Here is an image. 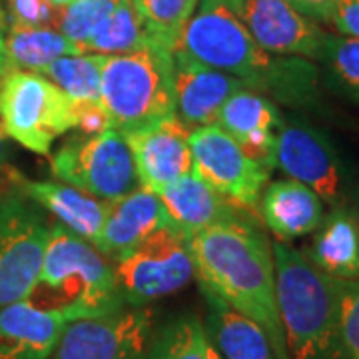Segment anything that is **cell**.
Segmentation results:
<instances>
[{
    "mask_svg": "<svg viewBox=\"0 0 359 359\" xmlns=\"http://www.w3.org/2000/svg\"><path fill=\"white\" fill-rule=\"evenodd\" d=\"M186 240L200 287L256 321L268 335L276 359H290L276 299L271 242L262 230L259 218L244 214Z\"/></svg>",
    "mask_w": 359,
    "mask_h": 359,
    "instance_id": "1",
    "label": "cell"
},
{
    "mask_svg": "<svg viewBox=\"0 0 359 359\" xmlns=\"http://www.w3.org/2000/svg\"><path fill=\"white\" fill-rule=\"evenodd\" d=\"M174 50L238 78L245 88L285 106H311L320 96V70L308 58L271 56L250 36L228 0H200Z\"/></svg>",
    "mask_w": 359,
    "mask_h": 359,
    "instance_id": "2",
    "label": "cell"
},
{
    "mask_svg": "<svg viewBox=\"0 0 359 359\" xmlns=\"http://www.w3.org/2000/svg\"><path fill=\"white\" fill-rule=\"evenodd\" d=\"M271 256L290 359H347L332 278L287 242H271Z\"/></svg>",
    "mask_w": 359,
    "mask_h": 359,
    "instance_id": "3",
    "label": "cell"
},
{
    "mask_svg": "<svg viewBox=\"0 0 359 359\" xmlns=\"http://www.w3.org/2000/svg\"><path fill=\"white\" fill-rule=\"evenodd\" d=\"M28 302L60 311L70 321L98 318L124 308L114 262L58 222H52L39 282Z\"/></svg>",
    "mask_w": 359,
    "mask_h": 359,
    "instance_id": "4",
    "label": "cell"
},
{
    "mask_svg": "<svg viewBox=\"0 0 359 359\" xmlns=\"http://www.w3.org/2000/svg\"><path fill=\"white\" fill-rule=\"evenodd\" d=\"M100 104L112 128L124 136L174 114L172 50L148 40L136 50L106 56Z\"/></svg>",
    "mask_w": 359,
    "mask_h": 359,
    "instance_id": "5",
    "label": "cell"
},
{
    "mask_svg": "<svg viewBox=\"0 0 359 359\" xmlns=\"http://www.w3.org/2000/svg\"><path fill=\"white\" fill-rule=\"evenodd\" d=\"M0 126L26 150L48 156L56 138L76 128V108L48 78L8 68L0 76Z\"/></svg>",
    "mask_w": 359,
    "mask_h": 359,
    "instance_id": "6",
    "label": "cell"
},
{
    "mask_svg": "<svg viewBox=\"0 0 359 359\" xmlns=\"http://www.w3.org/2000/svg\"><path fill=\"white\" fill-rule=\"evenodd\" d=\"M52 174L102 202H114L140 186L134 156L120 130L72 136L50 160Z\"/></svg>",
    "mask_w": 359,
    "mask_h": 359,
    "instance_id": "7",
    "label": "cell"
},
{
    "mask_svg": "<svg viewBox=\"0 0 359 359\" xmlns=\"http://www.w3.org/2000/svg\"><path fill=\"white\" fill-rule=\"evenodd\" d=\"M114 276L128 308H144L184 290L196 276L186 236L174 226L158 228L128 254L114 259Z\"/></svg>",
    "mask_w": 359,
    "mask_h": 359,
    "instance_id": "8",
    "label": "cell"
},
{
    "mask_svg": "<svg viewBox=\"0 0 359 359\" xmlns=\"http://www.w3.org/2000/svg\"><path fill=\"white\" fill-rule=\"evenodd\" d=\"M50 230L46 212L18 186L0 196V308L32 294Z\"/></svg>",
    "mask_w": 359,
    "mask_h": 359,
    "instance_id": "9",
    "label": "cell"
},
{
    "mask_svg": "<svg viewBox=\"0 0 359 359\" xmlns=\"http://www.w3.org/2000/svg\"><path fill=\"white\" fill-rule=\"evenodd\" d=\"M192 172L228 202L259 218V200L269 180L268 168L257 164L218 124L190 132Z\"/></svg>",
    "mask_w": 359,
    "mask_h": 359,
    "instance_id": "10",
    "label": "cell"
},
{
    "mask_svg": "<svg viewBox=\"0 0 359 359\" xmlns=\"http://www.w3.org/2000/svg\"><path fill=\"white\" fill-rule=\"evenodd\" d=\"M152 339V308L124 306L106 316L70 321L48 359H148Z\"/></svg>",
    "mask_w": 359,
    "mask_h": 359,
    "instance_id": "11",
    "label": "cell"
},
{
    "mask_svg": "<svg viewBox=\"0 0 359 359\" xmlns=\"http://www.w3.org/2000/svg\"><path fill=\"white\" fill-rule=\"evenodd\" d=\"M276 168L306 184L330 205L346 204L344 164L325 132L304 120H283L276 138Z\"/></svg>",
    "mask_w": 359,
    "mask_h": 359,
    "instance_id": "12",
    "label": "cell"
},
{
    "mask_svg": "<svg viewBox=\"0 0 359 359\" xmlns=\"http://www.w3.org/2000/svg\"><path fill=\"white\" fill-rule=\"evenodd\" d=\"M250 36L269 54L320 60L330 34L285 0H228Z\"/></svg>",
    "mask_w": 359,
    "mask_h": 359,
    "instance_id": "13",
    "label": "cell"
},
{
    "mask_svg": "<svg viewBox=\"0 0 359 359\" xmlns=\"http://www.w3.org/2000/svg\"><path fill=\"white\" fill-rule=\"evenodd\" d=\"M190 132L172 114L154 126L124 136L134 156L140 186L158 194L192 172Z\"/></svg>",
    "mask_w": 359,
    "mask_h": 359,
    "instance_id": "14",
    "label": "cell"
},
{
    "mask_svg": "<svg viewBox=\"0 0 359 359\" xmlns=\"http://www.w3.org/2000/svg\"><path fill=\"white\" fill-rule=\"evenodd\" d=\"M174 58V114L188 130L218 122L224 102L233 92L245 88L238 78L172 50Z\"/></svg>",
    "mask_w": 359,
    "mask_h": 359,
    "instance_id": "15",
    "label": "cell"
},
{
    "mask_svg": "<svg viewBox=\"0 0 359 359\" xmlns=\"http://www.w3.org/2000/svg\"><path fill=\"white\" fill-rule=\"evenodd\" d=\"M219 128L240 144L257 164L276 168V138L283 116L278 104L250 88H240L224 102L218 114Z\"/></svg>",
    "mask_w": 359,
    "mask_h": 359,
    "instance_id": "16",
    "label": "cell"
},
{
    "mask_svg": "<svg viewBox=\"0 0 359 359\" xmlns=\"http://www.w3.org/2000/svg\"><path fill=\"white\" fill-rule=\"evenodd\" d=\"M164 226L172 224L160 196L138 186L126 196L108 202L102 230L92 244L114 262Z\"/></svg>",
    "mask_w": 359,
    "mask_h": 359,
    "instance_id": "17",
    "label": "cell"
},
{
    "mask_svg": "<svg viewBox=\"0 0 359 359\" xmlns=\"http://www.w3.org/2000/svg\"><path fill=\"white\" fill-rule=\"evenodd\" d=\"M68 323L65 313L28 299L0 308V359H48Z\"/></svg>",
    "mask_w": 359,
    "mask_h": 359,
    "instance_id": "18",
    "label": "cell"
},
{
    "mask_svg": "<svg viewBox=\"0 0 359 359\" xmlns=\"http://www.w3.org/2000/svg\"><path fill=\"white\" fill-rule=\"evenodd\" d=\"M158 196L164 204L170 224L186 238L210 226L248 214L228 202L224 196H219L194 172L168 184L166 188L158 192Z\"/></svg>",
    "mask_w": 359,
    "mask_h": 359,
    "instance_id": "19",
    "label": "cell"
},
{
    "mask_svg": "<svg viewBox=\"0 0 359 359\" xmlns=\"http://www.w3.org/2000/svg\"><path fill=\"white\" fill-rule=\"evenodd\" d=\"M323 216L320 196L292 178L268 184L259 200V218L280 242H292L313 233Z\"/></svg>",
    "mask_w": 359,
    "mask_h": 359,
    "instance_id": "20",
    "label": "cell"
},
{
    "mask_svg": "<svg viewBox=\"0 0 359 359\" xmlns=\"http://www.w3.org/2000/svg\"><path fill=\"white\" fill-rule=\"evenodd\" d=\"M16 186L46 212L54 222L80 238L94 242L102 230L108 202H102L90 194L68 184L58 182H34L16 172Z\"/></svg>",
    "mask_w": 359,
    "mask_h": 359,
    "instance_id": "21",
    "label": "cell"
},
{
    "mask_svg": "<svg viewBox=\"0 0 359 359\" xmlns=\"http://www.w3.org/2000/svg\"><path fill=\"white\" fill-rule=\"evenodd\" d=\"M313 242L304 252L316 268L332 280L359 278V224L347 204L332 205L313 231Z\"/></svg>",
    "mask_w": 359,
    "mask_h": 359,
    "instance_id": "22",
    "label": "cell"
},
{
    "mask_svg": "<svg viewBox=\"0 0 359 359\" xmlns=\"http://www.w3.org/2000/svg\"><path fill=\"white\" fill-rule=\"evenodd\" d=\"M208 306L205 334L224 359H276L268 335L256 321L230 308L224 299L202 287Z\"/></svg>",
    "mask_w": 359,
    "mask_h": 359,
    "instance_id": "23",
    "label": "cell"
},
{
    "mask_svg": "<svg viewBox=\"0 0 359 359\" xmlns=\"http://www.w3.org/2000/svg\"><path fill=\"white\" fill-rule=\"evenodd\" d=\"M82 46L52 28L13 25L6 32V65L8 68L40 72L56 58L80 54Z\"/></svg>",
    "mask_w": 359,
    "mask_h": 359,
    "instance_id": "24",
    "label": "cell"
},
{
    "mask_svg": "<svg viewBox=\"0 0 359 359\" xmlns=\"http://www.w3.org/2000/svg\"><path fill=\"white\" fill-rule=\"evenodd\" d=\"M106 56L94 52H80L56 58L39 74L48 78L56 88L74 104V108L100 104V80Z\"/></svg>",
    "mask_w": 359,
    "mask_h": 359,
    "instance_id": "25",
    "label": "cell"
},
{
    "mask_svg": "<svg viewBox=\"0 0 359 359\" xmlns=\"http://www.w3.org/2000/svg\"><path fill=\"white\" fill-rule=\"evenodd\" d=\"M148 40L150 36L142 22L138 0H120V4L92 32L84 44V52L114 56L136 50Z\"/></svg>",
    "mask_w": 359,
    "mask_h": 359,
    "instance_id": "26",
    "label": "cell"
},
{
    "mask_svg": "<svg viewBox=\"0 0 359 359\" xmlns=\"http://www.w3.org/2000/svg\"><path fill=\"white\" fill-rule=\"evenodd\" d=\"M208 334L198 316L176 318L152 339L148 359H208Z\"/></svg>",
    "mask_w": 359,
    "mask_h": 359,
    "instance_id": "27",
    "label": "cell"
},
{
    "mask_svg": "<svg viewBox=\"0 0 359 359\" xmlns=\"http://www.w3.org/2000/svg\"><path fill=\"white\" fill-rule=\"evenodd\" d=\"M198 4L200 0H138L148 36L166 46L168 50L176 48L180 34L196 13Z\"/></svg>",
    "mask_w": 359,
    "mask_h": 359,
    "instance_id": "28",
    "label": "cell"
},
{
    "mask_svg": "<svg viewBox=\"0 0 359 359\" xmlns=\"http://www.w3.org/2000/svg\"><path fill=\"white\" fill-rule=\"evenodd\" d=\"M320 62L325 66V82L330 88L351 100H359V39L330 34Z\"/></svg>",
    "mask_w": 359,
    "mask_h": 359,
    "instance_id": "29",
    "label": "cell"
},
{
    "mask_svg": "<svg viewBox=\"0 0 359 359\" xmlns=\"http://www.w3.org/2000/svg\"><path fill=\"white\" fill-rule=\"evenodd\" d=\"M118 4L120 0H74L58 8L54 25L58 26V32L80 44L84 50V44L88 42L92 32Z\"/></svg>",
    "mask_w": 359,
    "mask_h": 359,
    "instance_id": "30",
    "label": "cell"
},
{
    "mask_svg": "<svg viewBox=\"0 0 359 359\" xmlns=\"http://www.w3.org/2000/svg\"><path fill=\"white\" fill-rule=\"evenodd\" d=\"M337 302L339 335L347 359H359V278L332 280Z\"/></svg>",
    "mask_w": 359,
    "mask_h": 359,
    "instance_id": "31",
    "label": "cell"
},
{
    "mask_svg": "<svg viewBox=\"0 0 359 359\" xmlns=\"http://www.w3.org/2000/svg\"><path fill=\"white\" fill-rule=\"evenodd\" d=\"M8 8L13 16V25L48 28L46 25L56 22L58 8H54L48 0H8Z\"/></svg>",
    "mask_w": 359,
    "mask_h": 359,
    "instance_id": "32",
    "label": "cell"
},
{
    "mask_svg": "<svg viewBox=\"0 0 359 359\" xmlns=\"http://www.w3.org/2000/svg\"><path fill=\"white\" fill-rule=\"evenodd\" d=\"M349 39H359V0H341L325 20Z\"/></svg>",
    "mask_w": 359,
    "mask_h": 359,
    "instance_id": "33",
    "label": "cell"
},
{
    "mask_svg": "<svg viewBox=\"0 0 359 359\" xmlns=\"http://www.w3.org/2000/svg\"><path fill=\"white\" fill-rule=\"evenodd\" d=\"M112 126L110 118L104 112L102 104H90V106H80L76 108V128L80 134L94 136Z\"/></svg>",
    "mask_w": 359,
    "mask_h": 359,
    "instance_id": "34",
    "label": "cell"
},
{
    "mask_svg": "<svg viewBox=\"0 0 359 359\" xmlns=\"http://www.w3.org/2000/svg\"><path fill=\"white\" fill-rule=\"evenodd\" d=\"M294 6L295 11L311 20H321L325 22L330 14L341 0H285Z\"/></svg>",
    "mask_w": 359,
    "mask_h": 359,
    "instance_id": "35",
    "label": "cell"
},
{
    "mask_svg": "<svg viewBox=\"0 0 359 359\" xmlns=\"http://www.w3.org/2000/svg\"><path fill=\"white\" fill-rule=\"evenodd\" d=\"M8 70L6 65V16L0 6V76Z\"/></svg>",
    "mask_w": 359,
    "mask_h": 359,
    "instance_id": "36",
    "label": "cell"
},
{
    "mask_svg": "<svg viewBox=\"0 0 359 359\" xmlns=\"http://www.w3.org/2000/svg\"><path fill=\"white\" fill-rule=\"evenodd\" d=\"M16 188V170L13 168H0V196L8 194Z\"/></svg>",
    "mask_w": 359,
    "mask_h": 359,
    "instance_id": "37",
    "label": "cell"
},
{
    "mask_svg": "<svg viewBox=\"0 0 359 359\" xmlns=\"http://www.w3.org/2000/svg\"><path fill=\"white\" fill-rule=\"evenodd\" d=\"M11 158V148H8V136L0 126V168H6V162Z\"/></svg>",
    "mask_w": 359,
    "mask_h": 359,
    "instance_id": "38",
    "label": "cell"
},
{
    "mask_svg": "<svg viewBox=\"0 0 359 359\" xmlns=\"http://www.w3.org/2000/svg\"><path fill=\"white\" fill-rule=\"evenodd\" d=\"M208 359H224L222 355L218 353V349L212 346V341L208 344Z\"/></svg>",
    "mask_w": 359,
    "mask_h": 359,
    "instance_id": "39",
    "label": "cell"
},
{
    "mask_svg": "<svg viewBox=\"0 0 359 359\" xmlns=\"http://www.w3.org/2000/svg\"><path fill=\"white\" fill-rule=\"evenodd\" d=\"M54 8H62V6H66V4H70V2H74V0H48Z\"/></svg>",
    "mask_w": 359,
    "mask_h": 359,
    "instance_id": "40",
    "label": "cell"
},
{
    "mask_svg": "<svg viewBox=\"0 0 359 359\" xmlns=\"http://www.w3.org/2000/svg\"><path fill=\"white\" fill-rule=\"evenodd\" d=\"M353 212H355V218H358V224H359V192H358V200H355V210H353Z\"/></svg>",
    "mask_w": 359,
    "mask_h": 359,
    "instance_id": "41",
    "label": "cell"
}]
</instances>
